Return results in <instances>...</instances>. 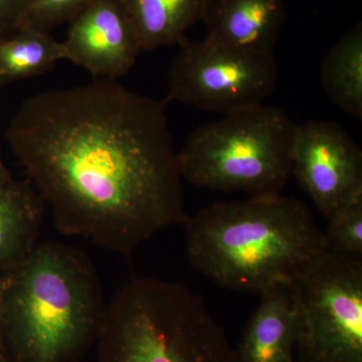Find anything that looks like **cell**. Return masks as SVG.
<instances>
[{
  "mask_svg": "<svg viewBox=\"0 0 362 362\" xmlns=\"http://www.w3.org/2000/svg\"><path fill=\"white\" fill-rule=\"evenodd\" d=\"M166 104L117 81L45 90L23 102L7 143L59 232L129 256L185 223Z\"/></svg>",
  "mask_w": 362,
  "mask_h": 362,
  "instance_id": "6da1fadb",
  "label": "cell"
},
{
  "mask_svg": "<svg viewBox=\"0 0 362 362\" xmlns=\"http://www.w3.org/2000/svg\"><path fill=\"white\" fill-rule=\"evenodd\" d=\"M188 262L216 284L262 294L326 251L309 207L280 194L218 202L185 220Z\"/></svg>",
  "mask_w": 362,
  "mask_h": 362,
  "instance_id": "7a4b0ae2",
  "label": "cell"
},
{
  "mask_svg": "<svg viewBox=\"0 0 362 362\" xmlns=\"http://www.w3.org/2000/svg\"><path fill=\"white\" fill-rule=\"evenodd\" d=\"M4 275L0 332L13 362H75L96 343L107 304L82 250L40 240Z\"/></svg>",
  "mask_w": 362,
  "mask_h": 362,
  "instance_id": "3957f363",
  "label": "cell"
},
{
  "mask_svg": "<svg viewBox=\"0 0 362 362\" xmlns=\"http://www.w3.org/2000/svg\"><path fill=\"white\" fill-rule=\"evenodd\" d=\"M97 362H237L225 330L185 285L126 283L107 304Z\"/></svg>",
  "mask_w": 362,
  "mask_h": 362,
  "instance_id": "277c9868",
  "label": "cell"
},
{
  "mask_svg": "<svg viewBox=\"0 0 362 362\" xmlns=\"http://www.w3.org/2000/svg\"><path fill=\"white\" fill-rule=\"evenodd\" d=\"M297 125L264 104L228 114L188 136L176 156L181 178L218 192L280 194L292 176Z\"/></svg>",
  "mask_w": 362,
  "mask_h": 362,
  "instance_id": "5b68a950",
  "label": "cell"
},
{
  "mask_svg": "<svg viewBox=\"0 0 362 362\" xmlns=\"http://www.w3.org/2000/svg\"><path fill=\"white\" fill-rule=\"evenodd\" d=\"M291 285L298 362H362V258L325 251Z\"/></svg>",
  "mask_w": 362,
  "mask_h": 362,
  "instance_id": "8992f818",
  "label": "cell"
},
{
  "mask_svg": "<svg viewBox=\"0 0 362 362\" xmlns=\"http://www.w3.org/2000/svg\"><path fill=\"white\" fill-rule=\"evenodd\" d=\"M274 52L235 49L206 37L187 39L168 71V102L228 115L263 104L275 90Z\"/></svg>",
  "mask_w": 362,
  "mask_h": 362,
  "instance_id": "52a82bcc",
  "label": "cell"
},
{
  "mask_svg": "<svg viewBox=\"0 0 362 362\" xmlns=\"http://www.w3.org/2000/svg\"><path fill=\"white\" fill-rule=\"evenodd\" d=\"M292 176L321 214L329 220L362 197V152L333 121L297 125L292 151Z\"/></svg>",
  "mask_w": 362,
  "mask_h": 362,
  "instance_id": "ba28073f",
  "label": "cell"
},
{
  "mask_svg": "<svg viewBox=\"0 0 362 362\" xmlns=\"http://www.w3.org/2000/svg\"><path fill=\"white\" fill-rule=\"evenodd\" d=\"M66 59L94 81H117L135 65L142 52L122 0H94L69 21L63 42Z\"/></svg>",
  "mask_w": 362,
  "mask_h": 362,
  "instance_id": "9c48e42d",
  "label": "cell"
},
{
  "mask_svg": "<svg viewBox=\"0 0 362 362\" xmlns=\"http://www.w3.org/2000/svg\"><path fill=\"white\" fill-rule=\"evenodd\" d=\"M286 18L284 0H207L202 21L214 42L274 52Z\"/></svg>",
  "mask_w": 362,
  "mask_h": 362,
  "instance_id": "30bf717a",
  "label": "cell"
},
{
  "mask_svg": "<svg viewBox=\"0 0 362 362\" xmlns=\"http://www.w3.org/2000/svg\"><path fill=\"white\" fill-rule=\"evenodd\" d=\"M235 351L237 362H295L299 315L291 283L259 294Z\"/></svg>",
  "mask_w": 362,
  "mask_h": 362,
  "instance_id": "8fae6325",
  "label": "cell"
},
{
  "mask_svg": "<svg viewBox=\"0 0 362 362\" xmlns=\"http://www.w3.org/2000/svg\"><path fill=\"white\" fill-rule=\"evenodd\" d=\"M45 206L28 180L0 185V273L18 265L40 242Z\"/></svg>",
  "mask_w": 362,
  "mask_h": 362,
  "instance_id": "7c38bea8",
  "label": "cell"
},
{
  "mask_svg": "<svg viewBox=\"0 0 362 362\" xmlns=\"http://www.w3.org/2000/svg\"><path fill=\"white\" fill-rule=\"evenodd\" d=\"M142 52L180 45L190 26L202 21L207 0H122Z\"/></svg>",
  "mask_w": 362,
  "mask_h": 362,
  "instance_id": "4fadbf2b",
  "label": "cell"
},
{
  "mask_svg": "<svg viewBox=\"0 0 362 362\" xmlns=\"http://www.w3.org/2000/svg\"><path fill=\"white\" fill-rule=\"evenodd\" d=\"M321 82L331 101L362 118V25L357 23L331 47L321 68Z\"/></svg>",
  "mask_w": 362,
  "mask_h": 362,
  "instance_id": "5bb4252c",
  "label": "cell"
},
{
  "mask_svg": "<svg viewBox=\"0 0 362 362\" xmlns=\"http://www.w3.org/2000/svg\"><path fill=\"white\" fill-rule=\"evenodd\" d=\"M62 59H66L65 45L51 33L18 28L0 40V86L42 75Z\"/></svg>",
  "mask_w": 362,
  "mask_h": 362,
  "instance_id": "9a60e30c",
  "label": "cell"
},
{
  "mask_svg": "<svg viewBox=\"0 0 362 362\" xmlns=\"http://www.w3.org/2000/svg\"><path fill=\"white\" fill-rule=\"evenodd\" d=\"M323 232L326 251L362 258V197L333 214Z\"/></svg>",
  "mask_w": 362,
  "mask_h": 362,
  "instance_id": "2e32d148",
  "label": "cell"
},
{
  "mask_svg": "<svg viewBox=\"0 0 362 362\" xmlns=\"http://www.w3.org/2000/svg\"><path fill=\"white\" fill-rule=\"evenodd\" d=\"M93 1L94 0H28L18 28L51 33L57 26L69 23Z\"/></svg>",
  "mask_w": 362,
  "mask_h": 362,
  "instance_id": "e0dca14e",
  "label": "cell"
},
{
  "mask_svg": "<svg viewBox=\"0 0 362 362\" xmlns=\"http://www.w3.org/2000/svg\"><path fill=\"white\" fill-rule=\"evenodd\" d=\"M28 0H0V40L11 37L18 25Z\"/></svg>",
  "mask_w": 362,
  "mask_h": 362,
  "instance_id": "ac0fdd59",
  "label": "cell"
},
{
  "mask_svg": "<svg viewBox=\"0 0 362 362\" xmlns=\"http://www.w3.org/2000/svg\"><path fill=\"white\" fill-rule=\"evenodd\" d=\"M13 180V176L11 175V170L4 164V159L1 157V151H0V185H4V183Z\"/></svg>",
  "mask_w": 362,
  "mask_h": 362,
  "instance_id": "d6986e66",
  "label": "cell"
},
{
  "mask_svg": "<svg viewBox=\"0 0 362 362\" xmlns=\"http://www.w3.org/2000/svg\"><path fill=\"white\" fill-rule=\"evenodd\" d=\"M0 362H13V357H11L8 349H7L6 343L4 341L1 332H0Z\"/></svg>",
  "mask_w": 362,
  "mask_h": 362,
  "instance_id": "ffe728a7",
  "label": "cell"
},
{
  "mask_svg": "<svg viewBox=\"0 0 362 362\" xmlns=\"http://www.w3.org/2000/svg\"><path fill=\"white\" fill-rule=\"evenodd\" d=\"M6 277L4 274L0 273V314L2 311V305H4V294H6Z\"/></svg>",
  "mask_w": 362,
  "mask_h": 362,
  "instance_id": "44dd1931",
  "label": "cell"
}]
</instances>
